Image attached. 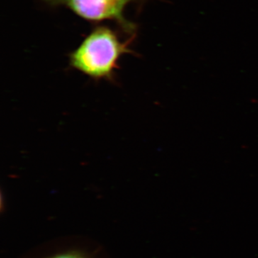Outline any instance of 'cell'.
<instances>
[{
	"instance_id": "cell-2",
	"label": "cell",
	"mask_w": 258,
	"mask_h": 258,
	"mask_svg": "<svg viewBox=\"0 0 258 258\" xmlns=\"http://www.w3.org/2000/svg\"><path fill=\"white\" fill-rule=\"evenodd\" d=\"M50 6L64 7L88 21L114 20L125 32L135 35L137 27L123 13L131 3L144 0H42Z\"/></svg>"
},
{
	"instance_id": "cell-1",
	"label": "cell",
	"mask_w": 258,
	"mask_h": 258,
	"mask_svg": "<svg viewBox=\"0 0 258 258\" xmlns=\"http://www.w3.org/2000/svg\"><path fill=\"white\" fill-rule=\"evenodd\" d=\"M132 40L134 37L122 42L108 27H96L70 54V66L96 81H114L120 57L132 53L129 48Z\"/></svg>"
},
{
	"instance_id": "cell-3",
	"label": "cell",
	"mask_w": 258,
	"mask_h": 258,
	"mask_svg": "<svg viewBox=\"0 0 258 258\" xmlns=\"http://www.w3.org/2000/svg\"><path fill=\"white\" fill-rule=\"evenodd\" d=\"M47 258H89L86 254L78 251H68L55 254Z\"/></svg>"
}]
</instances>
